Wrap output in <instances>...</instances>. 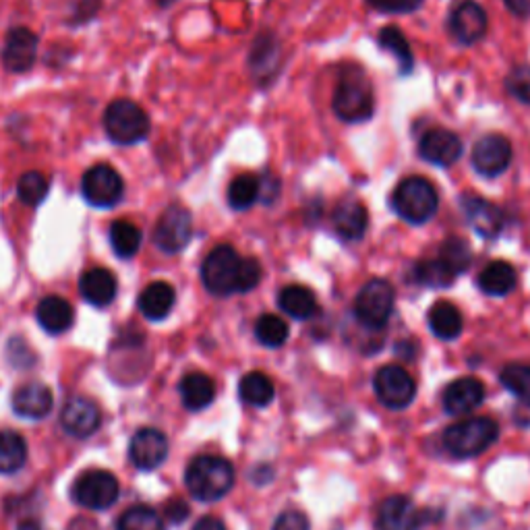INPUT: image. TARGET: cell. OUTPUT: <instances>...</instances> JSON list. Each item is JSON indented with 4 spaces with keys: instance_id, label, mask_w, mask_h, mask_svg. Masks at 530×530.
<instances>
[{
    "instance_id": "obj_26",
    "label": "cell",
    "mask_w": 530,
    "mask_h": 530,
    "mask_svg": "<svg viewBox=\"0 0 530 530\" xmlns=\"http://www.w3.org/2000/svg\"><path fill=\"white\" fill-rule=\"evenodd\" d=\"M179 390H181L183 404L189 410H203V408H208L214 402V398H216V386H214L212 377L201 373V371L187 373L181 379Z\"/></svg>"
},
{
    "instance_id": "obj_30",
    "label": "cell",
    "mask_w": 530,
    "mask_h": 530,
    "mask_svg": "<svg viewBox=\"0 0 530 530\" xmlns=\"http://www.w3.org/2000/svg\"><path fill=\"white\" fill-rule=\"evenodd\" d=\"M239 394H241L243 402L261 408V406H268L274 402L276 386H274V381L265 373L251 371L241 379Z\"/></svg>"
},
{
    "instance_id": "obj_42",
    "label": "cell",
    "mask_w": 530,
    "mask_h": 530,
    "mask_svg": "<svg viewBox=\"0 0 530 530\" xmlns=\"http://www.w3.org/2000/svg\"><path fill=\"white\" fill-rule=\"evenodd\" d=\"M367 3L381 13H412L423 5V0H367Z\"/></svg>"
},
{
    "instance_id": "obj_44",
    "label": "cell",
    "mask_w": 530,
    "mask_h": 530,
    "mask_svg": "<svg viewBox=\"0 0 530 530\" xmlns=\"http://www.w3.org/2000/svg\"><path fill=\"white\" fill-rule=\"evenodd\" d=\"M166 518L174 524H181L189 516V506L183 502V499H170L164 508Z\"/></svg>"
},
{
    "instance_id": "obj_9",
    "label": "cell",
    "mask_w": 530,
    "mask_h": 530,
    "mask_svg": "<svg viewBox=\"0 0 530 530\" xmlns=\"http://www.w3.org/2000/svg\"><path fill=\"white\" fill-rule=\"evenodd\" d=\"M81 193L85 201L94 208L108 210L123 199L125 183L121 174L108 164H96L90 170H85L81 179Z\"/></svg>"
},
{
    "instance_id": "obj_7",
    "label": "cell",
    "mask_w": 530,
    "mask_h": 530,
    "mask_svg": "<svg viewBox=\"0 0 530 530\" xmlns=\"http://www.w3.org/2000/svg\"><path fill=\"white\" fill-rule=\"evenodd\" d=\"M396 294L390 282L386 280H369L355 299V315L365 328L381 330L390 321L394 313Z\"/></svg>"
},
{
    "instance_id": "obj_43",
    "label": "cell",
    "mask_w": 530,
    "mask_h": 530,
    "mask_svg": "<svg viewBox=\"0 0 530 530\" xmlns=\"http://www.w3.org/2000/svg\"><path fill=\"white\" fill-rule=\"evenodd\" d=\"M272 530H309V520L301 512H284L276 518Z\"/></svg>"
},
{
    "instance_id": "obj_35",
    "label": "cell",
    "mask_w": 530,
    "mask_h": 530,
    "mask_svg": "<svg viewBox=\"0 0 530 530\" xmlns=\"http://www.w3.org/2000/svg\"><path fill=\"white\" fill-rule=\"evenodd\" d=\"M116 530H164V520L154 508L139 504L121 514Z\"/></svg>"
},
{
    "instance_id": "obj_1",
    "label": "cell",
    "mask_w": 530,
    "mask_h": 530,
    "mask_svg": "<svg viewBox=\"0 0 530 530\" xmlns=\"http://www.w3.org/2000/svg\"><path fill=\"white\" fill-rule=\"evenodd\" d=\"M201 280L216 297L243 294L261 282V265L253 257H241L230 245H218L201 263Z\"/></svg>"
},
{
    "instance_id": "obj_8",
    "label": "cell",
    "mask_w": 530,
    "mask_h": 530,
    "mask_svg": "<svg viewBox=\"0 0 530 530\" xmlns=\"http://www.w3.org/2000/svg\"><path fill=\"white\" fill-rule=\"evenodd\" d=\"M121 493V485L110 470L92 468L85 470L83 475L71 487V495L75 502L87 510H108L116 504Z\"/></svg>"
},
{
    "instance_id": "obj_41",
    "label": "cell",
    "mask_w": 530,
    "mask_h": 530,
    "mask_svg": "<svg viewBox=\"0 0 530 530\" xmlns=\"http://www.w3.org/2000/svg\"><path fill=\"white\" fill-rule=\"evenodd\" d=\"M506 90L530 106V65H520L506 77Z\"/></svg>"
},
{
    "instance_id": "obj_13",
    "label": "cell",
    "mask_w": 530,
    "mask_h": 530,
    "mask_svg": "<svg viewBox=\"0 0 530 530\" xmlns=\"http://www.w3.org/2000/svg\"><path fill=\"white\" fill-rule=\"evenodd\" d=\"M510 162H512V145L502 135L495 133L485 135L473 147V168L479 174L489 176V179L506 172Z\"/></svg>"
},
{
    "instance_id": "obj_45",
    "label": "cell",
    "mask_w": 530,
    "mask_h": 530,
    "mask_svg": "<svg viewBox=\"0 0 530 530\" xmlns=\"http://www.w3.org/2000/svg\"><path fill=\"white\" fill-rule=\"evenodd\" d=\"M193 530H226V526H224V522L220 518L205 516L193 526Z\"/></svg>"
},
{
    "instance_id": "obj_25",
    "label": "cell",
    "mask_w": 530,
    "mask_h": 530,
    "mask_svg": "<svg viewBox=\"0 0 530 530\" xmlns=\"http://www.w3.org/2000/svg\"><path fill=\"white\" fill-rule=\"evenodd\" d=\"M176 301V292L168 282H152L139 294V311L145 319L162 321L170 315Z\"/></svg>"
},
{
    "instance_id": "obj_5",
    "label": "cell",
    "mask_w": 530,
    "mask_h": 530,
    "mask_svg": "<svg viewBox=\"0 0 530 530\" xmlns=\"http://www.w3.org/2000/svg\"><path fill=\"white\" fill-rule=\"evenodd\" d=\"M499 437V425L489 417L464 419L444 433V446L456 458H475L487 452Z\"/></svg>"
},
{
    "instance_id": "obj_11",
    "label": "cell",
    "mask_w": 530,
    "mask_h": 530,
    "mask_svg": "<svg viewBox=\"0 0 530 530\" xmlns=\"http://www.w3.org/2000/svg\"><path fill=\"white\" fill-rule=\"evenodd\" d=\"M193 237V218L183 205H170L154 228V243L160 251L174 255L181 253Z\"/></svg>"
},
{
    "instance_id": "obj_4",
    "label": "cell",
    "mask_w": 530,
    "mask_h": 530,
    "mask_svg": "<svg viewBox=\"0 0 530 530\" xmlns=\"http://www.w3.org/2000/svg\"><path fill=\"white\" fill-rule=\"evenodd\" d=\"M392 208L402 220L419 226L435 216L439 197L435 187L423 176H408L396 187L392 195Z\"/></svg>"
},
{
    "instance_id": "obj_6",
    "label": "cell",
    "mask_w": 530,
    "mask_h": 530,
    "mask_svg": "<svg viewBox=\"0 0 530 530\" xmlns=\"http://www.w3.org/2000/svg\"><path fill=\"white\" fill-rule=\"evenodd\" d=\"M104 129L114 143L133 145L150 135V119L137 102L121 98L106 108Z\"/></svg>"
},
{
    "instance_id": "obj_14",
    "label": "cell",
    "mask_w": 530,
    "mask_h": 530,
    "mask_svg": "<svg viewBox=\"0 0 530 530\" xmlns=\"http://www.w3.org/2000/svg\"><path fill=\"white\" fill-rule=\"evenodd\" d=\"M425 514L406 495H392L377 510L379 530H419Z\"/></svg>"
},
{
    "instance_id": "obj_28",
    "label": "cell",
    "mask_w": 530,
    "mask_h": 530,
    "mask_svg": "<svg viewBox=\"0 0 530 530\" xmlns=\"http://www.w3.org/2000/svg\"><path fill=\"white\" fill-rule=\"evenodd\" d=\"M429 328L439 340H456L462 334L464 319L456 305L450 301H439L429 309Z\"/></svg>"
},
{
    "instance_id": "obj_21",
    "label": "cell",
    "mask_w": 530,
    "mask_h": 530,
    "mask_svg": "<svg viewBox=\"0 0 530 530\" xmlns=\"http://www.w3.org/2000/svg\"><path fill=\"white\" fill-rule=\"evenodd\" d=\"M52 406V390L40 381H29L13 394V410L23 419H44L50 415Z\"/></svg>"
},
{
    "instance_id": "obj_39",
    "label": "cell",
    "mask_w": 530,
    "mask_h": 530,
    "mask_svg": "<svg viewBox=\"0 0 530 530\" xmlns=\"http://www.w3.org/2000/svg\"><path fill=\"white\" fill-rule=\"evenodd\" d=\"M17 195L21 203L36 208V205H40L48 195V179L38 170H29L21 174V179L17 183Z\"/></svg>"
},
{
    "instance_id": "obj_32",
    "label": "cell",
    "mask_w": 530,
    "mask_h": 530,
    "mask_svg": "<svg viewBox=\"0 0 530 530\" xmlns=\"http://www.w3.org/2000/svg\"><path fill=\"white\" fill-rule=\"evenodd\" d=\"M108 237H110L112 251L119 257H123V259H129V257L137 255V251L141 247V241H143L141 230L129 220H116L110 226Z\"/></svg>"
},
{
    "instance_id": "obj_46",
    "label": "cell",
    "mask_w": 530,
    "mask_h": 530,
    "mask_svg": "<svg viewBox=\"0 0 530 530\" xmlns=\"http://www.w3.org/2000/svg\"><path fill=\"white\" fill-rule=\"evenodd\" d=\"M504 3L518 17H528L530 15V0H504Z\"/></svg>"
},
{
    "instance_id": "obj_29",
    "label": "cell",
    "mask_w": 530,
    "mask_h": 530,
    "mask_svg": "<svg viewBox=\"0 0 530 530\" xmlns=\"http://www.w3.org/2000/svg\"><path fill=\"white\" fill-rule=\"evenodd\" d=\"M278 305L286 315L294 319H311L319 309L315 294L307 286H301V284H292V286L282 288L280 297H278Z\"/></svg>"
},
{
    "instance_id": "obj_18",
    "label": "cell",
    "mask_w": 530,
    "mask_h": 530,
    "mask_svg": "<svg viewBox=\"0 0 530 530\" xmlns=\"http://www.w3.org/2000/svg\"><path fill=\"white\" fill-rule=\"evenodd\" d=\"M485 400V386L477 377H460L444 390L441 402L448 415L460 417L477 410Z\"/></svg>"
},
{
    "instance_id": "obj_20",
    "label": "cell",
    "mask_w": 530,
    "mask_h": 530,
    "mask_svg": "<svg viewBox=\"0 0 530 530\" xmlns=\"http://www.w3.org/2000/svg\"><path fill=\"white\" fill-rule=\"evenodd\" d=\"M61 423L65 431L73 437H90L98 431L102 423L100 408L92 400L75 396L63 406Z\"/></svg>"
},
{
    "instance_id": "obj_27",
    "label": "cell",
    "mask_w": 530,
    "mask_h": 530,
    "mask_svg": "<svg viewBox=\"0 0 530 530\" xmlns=\"http://www.w3.org/2000/svg\"><path fill=\"white\" fill-rule=\"evenodd\" d=\"M518 276L508 261H491L479 274V286L489 297H506L516 288Z\"/></svg>"
},
{
    "instance_id": "obj_37",
    "label": "cell",
    "mask_w": 530,
    "mask_h": 530,
    "mask_svg": "<svg viewBox=\"0 0 530 530\" xmlns=\"http://www.w3.org/2000/svg\"><path fill=\"white\" fill-rule=\"evenodd\" d=\"M499 379H502V386L512 396H516V400L530 406V365H520V363L506 365Z\"/></svg>"
},
{
    "instance_id": "obj_2",
    "label": "cell",
    "mask_w": 530,
    "mask_h": 530,
    "mask_svg": "<svg viewBox=\"0 0 530 530\" xmlns=\"http://www.w3.org/2000/svg\"><path fill=\"white\" fill-rule=\"evenodd\" d=\"M185 485L199 502H218L234 485V468L222 456H197L187 466Z\"/></svg>"
},
{
    "instance_id": "obj_10",
    "label": "cell",
    "mask_w": 530,
    "mask_h": 530,
    "mask_svg": "<svg viewBox=\"0 0 530 530\" xmlns=\"http://www.w3.org/2000/svg\"><path fill=\"white\" fill-rule=\"evenodd\" d=\"M373 390L379 402L392 410L410 406V402L417 396L415 379L400 365L381 367L373 377Z\"/></svg>"
},
{
    "instance_id": "obj_36",
    "label": "cell",
    "mask_w": 530,
    "mask_h": 530,
    "mask_svg": "<svg viewBox=\"0 0 530 530\" xmlns=\"http://www.w3.org/2000/svg\"><path fill=\"white\" fill-rule=\"evenodd\" d=\"M415 280L425 284V286H431V288H446L454 282V274L452 270L448 268V265L441 261L439 257L435 259H425V261H419L415 265Z\"/></svg>"
},
{
    "instance_id": "obj_40",
    "label": "cell",
    "mask_w": 530,
    "mask_h": 530,
    "mask_svg": "<svg viewBox=\"0 0 530 530\" xmlns=\"http://www.w3.org/2000/svg\"><path fill=\"white\" fill-rule=\"evenodd\" d=\"M439 259L448 265L454 276H458V274L468 270L470 259H473V253H470V247L466 241L448 239L439 249Z\"/></svg>"
},
{
    "instance_id": "obj_19",
    "label": "cell",
    "mask_w": 530,
    "mask_h": 530,
    "mask_svg": "<svg viewBox=\"0 0 530 530\" xmlns=\"http://www.w3.org/2000/svg\"><path fill=\"white\" fill-rule=\"evenodd\" d=\"M419 154L435 166H452L462 154V141L448 129H431L419 141Z\"/></svg>"
},
{
    "instance_id": "obj_22",
    "label": "cell",
    "mask_w": 530,
    "mask_h": 530,
    "mask_svg": "<svg viewBox=\"0 0 530 530\" xmlns=\"http://www.w3.org/2000/svg\"><path fill=\"white\" fill-rule=\"evenodd\" d=\"M332 222H334V230L344 241H361L369 226V214H367L363 201L350 197L336 205Z\"/></svg>"
},
{
    "instance_id": "obj_33",
    "label": "cell",
    "mask_w": 530,
    "mask_h": 530,
    "mask_svg": "<svg viewBox=\"0 0 530 530\" xmlns=\"http://www.w3.org/2000/svg\"><path fill=\"white\" fill-rule=\"evenodd\" d=\"M379 46L388 50L396 61L400 65V71L406 75L412 71V65H415V58H412V50H410V44L408 40L404 38V34L400 32L398 27L390 25V27H384L379 32Z\"/></svg>"
},
{
    "instance_id": "obj_34",
    "label": "cell",
    "mask_w": 530,
    "mask_h": 530,
    "mask_svg": "<svg viewBox=\"0 0 530 530\" xmlns=\"http://www.w3.org/2000/svg\"><path fill=\"white\" fill-rule=\"evenodd\" d=\"M259 179L253 174H241L234 179L228 187V203L232 210L237 212H243V210H249L251 205L259 199Z\"/></svg>"
},
{
    "instance_id": "obj_38",
    "label": "cell",
    "mask_w": 530,
    "mask_h": 530,
    "mask_svg": "<svg viewBox=\"0 0 530 530\" xmlns=\"http://www.w3.org/2000/svg\"><path fill=\"white\" fill-rule=\"evenodd\" d=\"M255 338L268 348H278L288 340L286 321L278 315L265 313L255 323Z\"/></svg>"
},
{
    "instance_id": "obj_31",
    "label": "cell",
    "mask_w": 530,
    "mask_h": 530,
    "mask_svg": "<svg viewBox=\"0 0 530 530\" xmlns=\"http://www.w3.org/2000/svg\"><path fill=\"white\" fill-rule=\"evenodd\" d=\"M27 460L25 439L15 431H0V475H11Z\"/></svg>"
},
{
    "instance_id": "obj_3",
    "label": "cell",
    "mask_w": 530,
    "mask_h": 530,
    "mask_svg": "<svg viewBox=\"0 0 530 530\" xmlns=\"http://www.w3.org/2000/svg\"><path fill=\"white\" fill-rule=\"evenodd\" d=\"M332 106L338 119L344 123H365L371 119L375 106L373 87L361 69L348 67L342 71Z\"/></svg>"
},
{
    "instance_id": "obj_47",
    "label": "cell",
    "mask_w": 530,
    "mask_h": 530,
    "mask_svg": "<svg viewBox=\"0 0 530 530\" xmlns=\"http://www.w3.org/2000/svg\"><path fill=\"white\" fill-rule=\"evenodd\" d=\"M17 530H44V526L38 520H23Z\"/></svg>"
},
{
    "instance_id": "obj_12",
    "label": "cell",
    "mask_w": 530,
    "mask_h": 530,
    "mask_svg": "<svg viewBox=\"0 0 530 530\" xmlns=\"http://www.w3.org/2000/svg\"><path fill=\"white\" fill-rule=\"evenodd\" d=\"M487 32V15L475 0H458L450 13V34L456 42L470 46Z\"/></svg>"
},
{
    "instance_id": "obj_17",
    "label": "cell",
    "mask_w": 530,
    "mask_h": 530,
    "mask_svg": "<svg viewBox=\"0 0 530 530\" xmlns=\"http://www.w3.org/2000/svg\"><path fill=\"white\" fill-rule=\"evenodd\" d=\"M168 456V439L158 429H141L129 444V458L139 470H154Z\"/></svg>"
},
{
    "instance_id": "obj_24",
    "label": "cell",
    "mask_w": 530,
    "mask_h": 530,
    "mask_svg": "<svg viewBox=\"0 0 530 530\" xmlns=\"http://www.w3.org/2000/svg\"><path fill=\"white\" fill-rule=\"evenodd\" d=\"M36 319L48 334H63L73 326L75 311L63 297H46L38 303Z\"/></svg>"
},
{
    "instance_id": "obj_15",
    "label": "cell",
    "mask_w": 530,
    "mask_h": 530,
    "mask_svg": "<svg viewBox=\"0 0 530 530\" xmlns=\"http://www.w3.org/2000/svg\"><path fill=\"white\" fill-rule=\"evenodd\" d=\"M460 208H462L468 224L473 226L481 234V237L495 239L497 234L502 232L504 214L489 199L473 195V193H466L460 197Z\"/></svg>"
},
{
    "instance_id": "obj_23",
    "label": "cell",
    "mask_w": 530,
    "mask_h": 530,
    "mask_svg": "<svg viewBox=\"0 0 530 530\" xmlns=\"http://www.w3.org/2000/svg\"><path fill=\"white\" fill-rule=\"evenodd\" d=\"M79 292L90 305L108 307L116 297V278L106 268H92L81 276Z\"/></svg>"
},
{
    "instance_id": "obj_16",
    "label": "cell",
    "mask_w": 530,
    "mask_h": 530,
    "mask_svg": "<svg viewBox=\"0 0 530 530\" xmlns=\"http://www.w3.org/2000/svg\"><path fill=\"white\" fill-rule=\"evenodd\" d=\"M38 56V38L27 27H13L5 38V48L0 58L11 73H25L34 67Z\"/></svg>"
}]
</instances>
